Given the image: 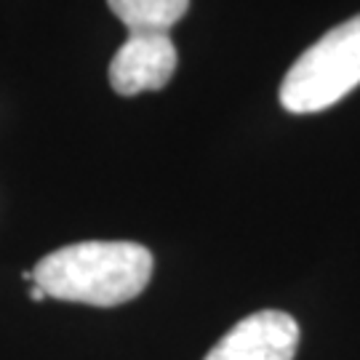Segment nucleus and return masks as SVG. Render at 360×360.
<instances>
[{"mask_svg": "<svg viewBox=\"0 0 360 360\" xmlns=\"http://www.w3.org/2000/svg\"><path fill=\"white\" fill-rule=\"evenodd\" d=\"M155 270L153 254L129 240H86L43 257L25 281L46 296L94 307H117L142 294Z\"/></svg>", "mask_w": 360, "mask_h": 360, "instance_id": "obj_1", "label": "nucleus"}, {"mask_svg": "<svg viewBox=\"0 0 360 360\" xmlns=\"http://www.w3.org/2000/svg\"><path fill=\"white\" fill-rule=\"evenodd\" d=\"M360 86V13L328 30L296 59L281 83V104L294 115L321 112Z\"/></svg>", "mask_w": 360, "mask_h": 360, "instance_id": "obj_2", "label": "nucleus"}, {"mask_svg": "<svg viewBox=\"0 0 360 360\" xmlns=\"http://www.w3.org/2000/svg\"><path fill=\"white\" fill-rule=\"evenodd\" d=\"M299 326L288 312L262 309L235 323L206 360H294Z\"/></svg>", "mask_w": 360, "mask_h": 360, "instance_id": "obj_3", "label": "nucleus"}, {"mask_svg": "<svg viewBox=\"0 0 360 360\" xmlns=\"http://www.w3.org/2000/svg\"><path fill=\"white\" fill-rule=\"evenodd\" d=\"M176 46L168 35H129L110 62V86L120 96L163 89L176 72Z\"/></svg>", "mask_w": 360, "mask_h": 360, "instance_id": "obj_4", "label": "nucleus"}, {"mask_svg": "<svg viewBox=\"0 0 360 360\" xmlns=\"http://www.w3.org/2000/svg\"><path fill=\"white\" fill-rule=\"evenodd\" d=\"M131 35H168L187 13L190 0H107Z\"/></svg>", "mask_w": 360, "mask_h": 360, "instance_id": "obj_5", "label": "nucleus"}, {"mask_svg": "<svg viewBox=\"0 0 360 360\" xmlns=\"http://www.w3.org/2000/svg\"><path fill=\"white\" fill-rule=\"evenodd\" d=\"M30 299H32V302H43V299H46V291H43L40 285L32 283V288H30Z\"/></svg>", "mask_w": 360, "mask_h": 360, "instance_id": "obj_6", "label": "nucleus"}]
</instances>
